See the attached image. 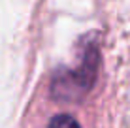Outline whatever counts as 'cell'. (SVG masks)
Wrapping results in <instances>:
<instances>
[{
	"instance_id": "6da1fadb",
	"label": "cell",
	"mask_w": 130,
	"mask_h": 128,
	"mask_svg": "<svg viewBox=\"0 0 130 128\" xmlns=\"http://www.w3.org/2000/svg\"><path fill=\"white\" fill-rule=\"evenodd\" d=\"M100 66V53L96 45H87L81 62L75 70H60L53 79L51 94L57 100H79L91 90Z\"/></svg>"
},
{
	"instance_id": "7a4b0ae2",
	"label": "cell",
	"mask_w": 130,
	"mask_h": 128,
	"mask_svg": "<svg viewBox=\"0 0 130 128\" xmlns=\"http://www.w3.org/2000/svg\"><path fill=\"white\" fill-rule=\"evenodd\" d=\"M47 128H79L77 121H75L74 117L70 115H57L51 119V122H49Z\"/></svg>"
}]
</instances>
